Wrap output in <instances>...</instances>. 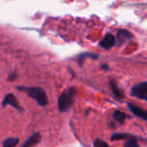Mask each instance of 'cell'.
I'll list each match as a JSON object with an SVG mask.
<instances>
[{
    "instance_id": "6da1fadb",
    "label": "cell",
    "mask_w": 147,
    "mask_h": 147,
    "mask_svg": "<svg viewBox=\"0 0 147 147\" xmlns=\"http://www.w3.org/2000/svg\"><path fill=\"white\" fill-rule=\"evenodd\" d=\"M77 88L75 86H71L62 91L58 98V107L61 113L67 112L73 103L75 102V97L77 96Z\"/></svg>"
},
{
    "instance_id": "7a4b0ae2",
    "label": "cell",
    "mask_w": 147,
    "mask_h": 147,
    "mask_svg": "<svg viewBox=\"0 0 147 147\" xmlns=\"http://www.w3.org/2000/svg\"><path fill=\"white\" fill-rule=\"evenodd\" d=\"M16 90H20L21 92H24L29 96L30 98L36 101V102L41 106L46 107L48 104V98L42 88L40 87H25V86H18Z\"/></svg>"
},
{
    "instance_id": "3957f363",
    "label": "cell",
    "mask_w": 147,
    "mask_h": 147,
    "mask_svg": "<svg viewBox=\"0 0 147 147\" xmlns=\"http://www.w3.org/2000/svg\"><path fill=\"white\" fill-rule=\"evenodd\" d=\"M130 95L138 99L147 101V82H140L134 85L130 90Z\"/></svg>"
},
{
    "instance_id": "277c9868",
    "label": "cell",
    "mask_w": 147,
    "mask_h": 147,
    "mask_svg": "<svg viewBox=\"0 0 147 147\" xmlns=\"http://www.w3.org/2000/svg\"><path fill=\"white\" fill-rule=\"evenodd\" d=\"M7 105H10L11 107H13L14 109H16L20 113L23 111V109H22V107L19 105L16 96L14 94H12V93H9V94L5 95V96L3 97V100L2 102V106H3V108H4Z\"/></svg>"
},
{
    "instance_id": "5b68a950",
    "label": "cell",
    "mask_w": 147,
    "mask_h": 147,
    "mask_svg": "<svg viewBox=\"0 0 147 147\" xmlns=\"http://www.w3.org/2000/svg\"><path fill=\"white\" fill-rule=\"evenodd\" d=\"M127 109L137 117L144 120V121H147V111L143 109L142 108L139 107V106H136L134 105V103H131V102H127Z\"/></svg>"
},
{
    "instance_id": "8992f818",
    "label": "cell",
    "mask_w": 147,
    "mask_h": 147,
    "mask_svg": "<svg viewBox=\"0 0 147 147\" xmlns=\"http://www.w3.org/2000/svg\"><path fill=\"white\" fill-rule=\"evenodd\" d=\"M42 136L40 133H34L31 136H29L21 146V147H33L36 146L41 141Z\"/></svg>"
},
{
    "instance_id": "52a82bcc",
    "label": "cell",
    "mask_w": 147,
    "mask_h": 147,
    "mask_svg": "<svg viewBox=\"0 0 147 147\" xmlns=\"http://www.w3.org/2000/svg\"><path fill=\"white\" fill-rule=\"evenodd\" d=\"M116 41H115V38L113 34H107L103 39L100 41L99 46L104 49H109L111 47H113L115 45Z\"/></svg>"
},
{
    "instance_id": "ba28073f",
    "label": "cell",
    "mask_w": 147,
    "mask_h": 147,
    "mask_svg": "<svg viewBox=\"0 0 147 147\" xmlns=\"http://www.w3.org/2000/svg\"><path fill=\"white\" fill-rule=\"evenodd\" d=\"M109 86H110V89H111V91H112L113 95L115 96L116 99L121 100V99L124 98L125 95H124L122 90H121L119 88V86L117 85V84H116L115 79H110L109 80Z\"/></svg>"
},
{
    "instance_id": "9c48e42d",
    "label": "cell",
    "mask_w": 147,
    "mask_h": 147,
    "mask_svg": "<svg viewBox=\"0 0 147 147\" xmlns=\"http://www.w3.org/2000/svg\"><path fill=\"white\" fill-rule=\"evenodd\" d=\"M112 118L113 121L115 122L116 126H121L125 123V121L127 119V115L121 110H115L113 113Z\"/></svg>"
},
{
    "instance_id": "30bf717a",
    "label": "cell",
    "mask_w": 147,
    "mask_h": 147,
    "mask_svg": "<svg viewBox=\"0 0 147 147\" xmlns=\"http://www.w3.org/2000/svg\"><path fill=\"white\" fill-rule=\"evenodd\" d=\"M131 34L125 30V29H120L117 33V40L120 41V42H124L127 40H129L131 38Z\"/></svg>"
},
{
    "instance_id": "8fae6325",
    "label": "cell",
    "mask_w": 147,
    "mask_h": 147,
    "mask_svg": "<svg viewBox=\"0 0 147 147\" xmlns=\"http://www.w3.org/2000/svg\"><path fill=\"white\" fill-rule=\"evenodd\" d=\"M131 134H125V133H115L110 136V140H127L128 138L132 137Z\"/></svg>"
},
{
    "instance_id": "7c38bea8",
    "label": "cell",
    "mask_w": 147,
    "mask_h": 147,
    "mask_svg": "<svg viewBox=\"0 0 147 147\" xmlns=\"http://www.w3.org/2000/svg\"><path fill=\"white\" fill-rule=\"evenodd\" d=\"M19 143L18 138H7L3 142L2 147H16Z\"/></svg>"
},
{
    "instance_id": "4fadbf2b",
    "label": "cell",
    "mask_w": 147,
    "mask_h": 147,
    "mask_svg": "<svg viewBox=\"0 0 147 147\" xmlns=\"http://www.w3.org/2000/svg\"><path fill=\"white\" fill-rule=\"evenodd\" d=\"M85 58H91L93 59H96L98 58V55L97 54H93V53H81L78 57V61L80 65H82L84 60Z\"/></svg>"
},
{
    "instance_id": "5bb4252c",
    "label": "cell",
    "mask_w": 147,
    "mask_h": 147,
    "mask_svg": "<svg viewBox=\"0 0 147 147\" xmlns=\"http://www.w3.org/2000/svg\"><path fill=\"white\" fill-rule=\"evenodd\" d=\"M124 147H140L137 141V138L133 135L132 137L126 140L124 143Z\"/></svg>"
},
{
    "instance_id": "9a60e30c",
    "label": "cell",
    "mask_w": 147,
    "mask_h": 147,
    "mask_svg": "<svg viewBox=\"0 0 147 147\" xmlns=\"http://www.w3.org/2000/svg\"><path fill=\"white\" fill-rule=\"evenodd\" d=\"M93 147H111L108 145L107 142L101 139H96L93 143Z\"/></svg>"
},
{
    "instance_id": "2e32d148",
    "label": "cell",
    "mask_w": 147,
    "mask_h": 147,
    "mask_svg": "<svg viewBox=\"0 0 147 147\" xmlns=\"http://www.w3.org/2000/svg\"><path fill=\"white\" fill-rule=\"evenodd\" d=\"M16 78H17V74L16 72H10L7 78V80L8 81H14L16 79Z\"/></svg>"
},
{
    "instance_id": "e0dca14e",
    "label": "cell",
    "mask_w": 147,
    "mask_h": 147,
    "mask_svg": "<svg viewBox=\"0 0 147 147\" xmlns=\"http://www.w3.org/2000/svg\"><path fill=\"white\" fill-rule=\"evenodd\" d=\"M102 69H103V70H109V65H102Z\"/></svg>"
}]
</instances>
